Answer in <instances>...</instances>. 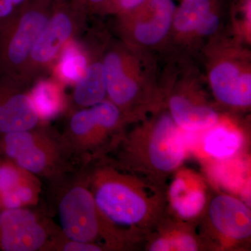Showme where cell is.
<instances>
[{"label": "cell", "instance_id": "24", "mask_svg": "<svg viewBox=\"0 0 251 251\" xmlns=\"http://www.w3.org/2000/svg\"><path fill=\"white\" fill-rule=\"evenodd\" d=\"M28 0H0V29Z\"/></svg>", "mask_w": 251, "mask_h": 251}, {"label": "cell", "instance_id": "22", "mask_svg": "<svg viewBox=\"0 0 251 251\" xmlns=\"http://www.w3.org/2000/svg\"><path fill=\"white\" fill-rule=\"evenodd\" d=\"M213 10V0H183L175 11L173 25L182 34L195 33L203 18Z\"/></svg>", "mask_w": 251, "mask_h": 251}, {"label": "cell", "instance_id": "25", "mask_svg": "<svg viewBox=\"0 0 251 251\" xmlns=\"http://www.w3.org/2000/svg\"><path fill=\"white\" fill-rule=\"evenodd\" d=\"M219 16L214 12V10H211L200 23L195 34L203 36L212 35L219 29Z\"/></svg>", "mask_w": 251, "mask_h": 251}, {"label": "cell", "instance_id": "5", "mask_svg": "<svg viewBox=\"0 0 251 251\" xmlns=\"http://www.w3.org/2000/svg\"><path fill=\"white\" fill-rule=\"evenodd\" d=\"M0 158L46 181L58 179L79 167L64 148L60 133L50 123L0 135Z\"/></svg>", "mask_w": 251, "mask_h": 251}, {"label": "cell", "instance_id": "4", "mask_svg": "<svg viewBox=\"0 0 251 251\" xmlns=\"http://www.w3.org/2000/svg\"><path fill=\"white\" fill-rule=\"evenodd\" d=\"M60 133L64 148L74 163L82 166L105 156L128 121L115 104L101 103L68 112Z\"/></svg>", "mask_w": 251, "mask_h": 251}, {"label": "cell", "instance_id": "9", "mask_svg": "<svg viewBox=\"0 0 251 251\" xmlns=\"http://www.w3.org/2000/svg\"><path fill=\"white\" fill-rule=\"evenodd\" d=\"M61 233L46 210L0 209V251H51Z\"/></svg>", "mask_w": 251, "mask_h": 251}, {"label": "cell", "instance_id": "8", "mask_svg": "<svg viewBox=\"0 0 251 251\" xmlns=\"http://www.w3.org/2000/svg\"><path fill=\"white\" fill-rule=\"evenodd\" d=\"M103 49L102 61L107 99L121 110L128 123L141 117L145 103L141 81L129 47L124 43H109Z\"/></svg>", "mask_w": 251, "mask_h": 251}, {"label": "cell", "instance_id": "16", "mask_svg": "<svg viewBox=\"0 0 251 251\" xmlns=\"http://www.w3.org/2000/svg\"><path fill=\"white\" fill-rule=\"evenodd\" d=\"M103 49L94 46L92 58L85 73L72 86L69 95L68 112L90 108L107 99L106 82L102 61ZM66 114V115H67Z\"/></svg>", "mask_w": 251, "mask_h": 251}, {"label": "cell", "instance_id": "18", "mask_svg": "<svg viewBox=\"0 0 251 251\" xmlns=\"http://www.w3.org/2000/svg\"><path fill=\"white\" fill-rule=\"evenodd\" d=\"M170 219L167 214L156 228L145 239L150 251H197L203 248L201 237L188 227L187 223Z\"/></svg>", "mask_w": 251, "mask_h": 251}, {"label": "cell", "instance_id": "19", "mask_svg": "<svg viewBox=\"0 0 251 251\" xmlns=\"http://www.w3.org/2000/svg\"><path fill=\"white\" fill-rule=\"evenodd\" d=\"M168 108L175 125L184 131L201 133L219 122V115L214 109L182 94L172 96Z\"/></svg>", "mask_w": 251, "mask_h": 251}, {"label": "cell", "instance_id": "23", "mask_svg": "<svg viewBox=\"0 0 251 251\" xmlns=\"http://www.w3.org/2000/svg\"><path fill=\"white\" fill-rule=\"evenodd\" d=\"M148 0H110L104 14L120 15L138 9Z\"/></svg>", "mask_w": 251, "mask_h": 251}, {"label": "cell", "instance_id": "12", "mask_svg": "<svg viewBox=\"0 0 251 251\" xmlns=\"http://www.w3.org/2000/svg\"><path fill=\"white\" fill-rule=\"evenodd\" d=\"M29 90L19 77L0 73V135L49 124L38 115Z\"/></svg>", "mask_w": 251, "mask_h": 251}, {"label": "cell", "instance_id": "11", "mask_svg": "<svg viewBox=\"0 0 251 251\" xmlns=\"http://www.w3.org/2000/svg\"><path fill=\"white\" fill-rule=\"evenodd\" d=\"M209 230L225 247H238L251 237V209L241 200L227 194L216 195L206 204Z\"/></svg>", "mask_w": 251, "mask_h": 251}, {"label": "cell", "instance_id": "3", "mask_svg": "<svg viewBox=\"0 0 251 251\" xmlns=\"http://www.w3.org/2000/svg\"><path fill=\"white\" fill-rule=\"evenodd\" d=\"M46 198L48 214L57 217L68 239L97 244L104 251L130 250L99 211L82 167L47 181Z\"/></svg>", "mask_w": 251, "mask_h": 251}, {"label": "cell", "instance_id": "26", "mask_svg": "<svg viewBox=\"0 0 251 251\" xmlns=\"http://www.w3.org/2000/svg\"><path fill=\"white\" fill-rule=\"evenodd\" d=\"M85 6L89 14H104L110 0H78Z\"/></svg>", "mask_w": 251, "mask_h": 251}, {"label": "cell", "instance_id": "10", "mask_svg": "<svg viewBox=\"0 0 251 251\" xmlns=\"http://www.w3.org/2000/svg\"><path fill=\"white\" fill-rule=\"evenodd\" d=\"M175 11L173 0H148L134 11L117 15L124 44L135 41L140 45H156L168 35Z\"/></svg>", "mask_w": 251, "mask_h": 251}, {"label": "cell", "instance_id": "1", "mask_svg": "<svg viewBox=\"0 0 251 251\" xmlns=\"http://www.w3.org/2000/svg\"><path fill=\"white\" fill-rule=\"evenodd\" d=\"M82 167L99 211L130 250L167 214L166 189L115 166L105 157Z\"/></svg>", "mask_w": 251, "mask_h": 251}, {"label": "cell", "instance_id": "15", "mask_svg": "<svg viewBox=\"0 0 251 251\" xmlns=\"http://www.w3.org/2000/svg\"><path fill=\"white\" fill-rule=\"evenodd\" d=\"M167 207L182 222L197 220L205 210L207 198L202 184L193 176L176 175L166 191Z\"/></svg>", "mask_w": 251, "mask_h": 251}, {"label": "cell", "instance_id": "20", "mask_svg": "<svg viewBox=\"0 0 251 251\" xmlns=\"http://www.w3.org/2000/svg\"><path fill=\"white\" fill-rule=\"evenodd\" d=\"M65 85L50 75L41 77L29 87V94L38 115L45 123L61 115L69 108V95Z\"/></svg>", "mask_w": 251, "mask_h": 251}, {"label": "cell", "instance_id": "17", "mask_svg": "<svg viewBox=\"0 0 251 251\" xmlns=\"http://www.w3.org/2000/svg\"><path fill=\"white\" fill-rule=\"evenodd\" d=\"M82 35L64 46L50 71L49 75L66 87H72L80 80L92 58L93 39L89 33Z\"/></svg>", "mask_w": 251, "mask_h": 251}, {"label": "cell", "instance_id": "21", "mask_svg": "<svg viewBox=\"0 0 251 251\" xmlns=\"http://www.w3.org/2000/svg\"><path fill=\"white\" fill-rule=\"evenodd\" d=\"M244 137L236 128L218 122L205 130L202 138L204 152L216 159H228L242 150Z\"/></svg>", "mask_w": 251, "mask_h": 251}, {"label": "cell", "instance_id": "14", "mask_svg": "<svg viewBox=\"0 0 251 251\" xmlns=\"http://www.w3.org/2000/svg\"><path fill=\"white\" fill-rule=\"evenodd\" d=\"M211 90L227 108L247 109L251 104V75L232 61L216 63L209 73Z\"/></svg>", "mask_w": 251, "mask_h": 251}, {"label": "cell", "instance_id": "13", "mask_svg": "<svg viewBox=\"0 0 251 251\" xmlns=\"http://www.w3.org/2000/svg\"><path fill=\"white\" fill-rule=\"evenodd\" d=\"M41 191L40 178L0 158V209L35 206Z\"/></svg>", "mask_w": 251, "mask_h": 251}, {"label": "cell", "instance_id": "6", "mask_svg": "<svg viewBox=\"0 0 251 251\" xmlns=\"http://www.w3.org/2000/svg\"><path fill=\"white\" fill-rule=\"evenodd\" d=\"M78 0H53L49 21L31 49L21 79L31 85L50 71L64 46L85 33L89 16Z\"/></svg>", "mask_w": 251, "mask_h": 251}, {"label": "cell", "instance_id": "7", "mask_svg": "<svg viewBox=\"0 0 251 251\" xmlns=\"http://www.w3.org/2000/svg\"><path fill=\"white\" fill-rule=\"evenodd\" d=\"M52 1L28 0L0 29V73L21 79L33 46L50 16Z\"/></svg>", "mask_w": 251, "mask_h": 251}, {"label": "cell", "instance_id": "2", "mask_svg": "<svg viewBox=\"0 0 251 251\" xmlns=\"http://www.w3.org/2000/svg\"><path fill=\"white\" fill-rule=\"evenodd\" d=\"M195 135L178 128L169 112H161L132 129L125 127L104 157L117 168L166 188L167 179L184 161Z\"/></svg>", "mask_w": 251, "mask_h": 251}]
</instances>
